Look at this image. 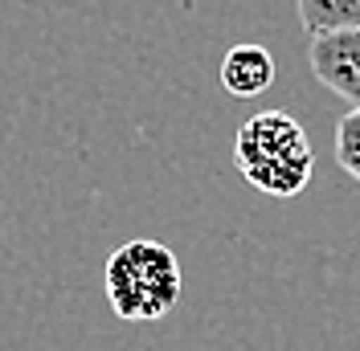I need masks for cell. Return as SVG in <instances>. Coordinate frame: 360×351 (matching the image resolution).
Listing matches in <instances>:
<instances>
[{"mask_svg":"<svg viewBox=\"0 0 360 351\" xmlns=\"http://www.w3.org/2000/svg\"><path fill=\"white\" fill-rule=\"evenodd\" d=\"M307 62H311L319 86L332 90L344 102H352V110H360V29L311 37Z\"/></svg>","mask_w":360,"mask_h":351,"instance_id":"3957f363","label":"cell"},{"mask_svg":"<svg viewBox=\"0 0 360 351\" xmlns=\"http://www.w3.org/2000/svg\"><path fill=\"white\" fill-rule=\"evenodd\" d=\"M233 164L258 192L274 200L299 197L315 172V152L303 123L287 110H258L238 127Z\"/></svg>","mask_w":360,"mask_h":351,"instance_id":"6da1fadb","label":"cell"},{"mask_svg":"<svg viewBox=\"0 0 360 351\" xmlns=\"http://www.w3.org/2000/svg\"><path fill=\"white\" fill-rule=\"evenodd\" d=\"M274 82V58L262 45H233L221 58V86L233 98H258Z\"/></svg>","mask_w":360,"mask_h":351,"instance_id":"277c9868","label":"cell"},{"mask_svg":"<svg viewBox=\"0 0 360 351\" xmlns=\"http://www.w3.org/2000/svg\"><path fill=\"white\" fill-rule=\"evenodd\" d=\"M103 290L123 323H156L164 314H172L180 303V290H184L180 258L164 241L135 237L107 258Z\"/></svg>","mask_w":360,"mask_h":351,"instance_id":"7a4b0ae2","label":"cell"},{"mask_svg":"<svg viewBox=\"0 0 360 351\" xmlns=\"http://www.w3.org/2000/svg\"><path fill=\"white\" fill-rule=\"evenodd\" d=\"M336 159L340 168L360 184V110H348L336 127Z\"/></svg>","mask_w":360,"mask_h":351,"instance_id":"8992f818","label":"cell"},{"mask_svg":"<svg viewBox=\"0 0 360 351\" xmlns=\"http://www.w3.org/2000/svg\"><path fill=\"white\" fill-rule=\"evenodd\" d=\"M295 8L311 37L360 29V0H295Z\"/></svg>","mask_w":360,"mask_h":351,"instance_id":"5b68a950","label":"cell"}]
</instances>
